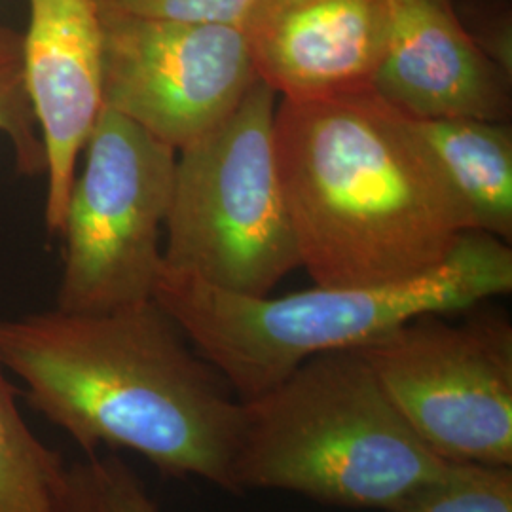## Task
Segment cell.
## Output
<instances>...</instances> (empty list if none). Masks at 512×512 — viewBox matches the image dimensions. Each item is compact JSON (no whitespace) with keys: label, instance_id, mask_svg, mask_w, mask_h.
Wrapping results in <instances>:
<instances>
[{"label":"cell","instance_id":"cell-1","mask_svg":"<svg viewBox=\"0 0 512 512\" xmlns=\"http://www.w3.org/2000/svg\"><path fill=\"white\" fill-rule=\"evenodd\" d=\"M0 366L84 454L128 448L164 475L236 494L243 403L154 298L0 319Z\"/></svg>","mask_w":512,"mask_h":512},{"label":"cell","instance_id":"cell-2","mask_svg":"<svg viewBox=\"0 0 512 512\" xmlns=\"http://www.w3.org/2000/svg\"><path fill=\"white\" fill-rule=\"evenodd\" d=\"M274 141L300 264L319 287L420 277L473 232L410 120L374 92L279 99Z\"/></svg>","mask_w":512,"mask_h":512},{"label":"cell","instance_id":"cell-3","mask_svg":"<svg viewBox=\"0 0 512 512\" xmlns=\"http://www.w3.org/2000/svg\"><path fill=\"white\" fill-rule=\"evenodd\" d=\"M511 291V245L467 232L437 270L403 283L247 296L162 264L154 300L245 403L311 357L363 348L420 315L473 310Z\"/></svg>","mask_w":512,"mask_h":512},{"label":"cell","instance_id":"cell-4","mask_svg":"<svg viewBox=\"0 0 512 512\" xmlns=\"http://www.w3.org/2000/svg\"><path fill=\"white\" fill-rule=\"evenodd\" d=\"M444 463L408 427L365 357L346 349L311 357L243 403L232 482L236 495L281 490L385 512Z\"/></svg>","mask_w":512,"mask_h":512},{"label":"cell","instance_id":"cell-5","mask_svg":"<svg viewBox=\"0 0 512 512\" xmlns=\"http://www.w3.org/2000/svg\"><path fill=\"white\" fill-rule=\"evenodd\" d=\"M277 103L258 78L224 122L177 152L165 270L268 296L302 268L275 160Z\"/></svg>","mask_w":512,"mask_h":512},{"label":"cell","instance_id":"cell-6","mask_svg":"<svg viewBox=\"0 0 512 512\" xmlns=\"http://www.w3.org/2000/svg\"><path fill=\"white\" fill-rule=\"evenodd\" d=\"M65 213L57 310L101 313L154 298L177 150L103 107Z\"/></svg>","mask_w":512,"mask_h":512},{"label":"cell","instance_id":"cell-7","mask_svg":"<svg viewBox=\"0 0 512 512\" xmlns=\"http://www.w3.org/2000/svg\"><path fill=\"white\" fill-rule=\"evenodd\" d=\"M446 315H420L357 351L435 456L512 467L511 321Z\"/></svg>","mask_w":512,"mask_h":512},{"label":"cell","instance_id":"cell-8","mask_svg":"<svg viewBox=\"0 0 512 512\" xmlns=\"http://www.w3.org/2000/svg\"><path fill=\"white\" fill-rule=\"evenodd\" d=\"M101 21L105 107L177 152L224 122L258 80L241 25Z\"/></svg>","mask_w":512,"mask_h":512},{"label":"cell","instance_id":"cell-9","mask_svg":"<svg viewBox=\"0 0 512 512\" xmlns=\"http://www.w3.org/2000/svg\"><path fill=\"white\" fill-rule=\"evenodd\" d=\"M25 88L44 148L50 234H61L78 162L101 116L103 21L95 0H29Z\"/></svg>","mask_w":512,"mask_h":512},{"label":"cell","instance_id":"cell-10","mask_svg":"<svg viewBox=\"0 0 512 512\" xmlns=\"http://www.w3.org/2000/svg\"><path fill=\"white\" fill-rule=\"evenodd\" d=\"M256 74L279 99L372 92L389 0H255L241 23Z\"/></svg>","mask_w":512,"mask_h":512},{"label":"cell","instance_id":"cell-11","mask_svg":"<svg viewBox=\"0 0 512 512\" xmlns=\"http://www.w3.org/2000/svg\"><path fill=\"white\" fill-rule=\"evenodd\" d=\"M372 92L414 120H511L512 74L467 35L454 0H389L387 44Z\"/></svg>","mask_w":512,"mask_h":512},{"label":"cell","instance_id":"cell-12","mask_svg":"<svg viewBox=\"0 0 512 512\" xmlns=\"http://www.w3.org/2000/svg\"><path fill=\"white\" fill-rule=\"evenodd\" d=\"M408 120L431 154L444 183L463 207L469 228L511 243L512 129L509 122L476 118Z\"/></svg>","mask_w":512,"mask_h":512},{"label":"cell","instance_id":"cell-13","mask_svg":"<svg viewBox=\"0 0 512 512\" xmlns=\"http://www.w3.org/2000/svg\"><path fill=\"white\" fill-rule=\"evenodd\" d=\"M0 366V512H54L67 461L23 418Z\"/></svg>","mask_w":512,"mask_h":512},{"label":"cell","instance_id":"cell-14","mask_svg":"<svg viewBox=\"0 0 512 512\" xmlns=\"http://www.w3.org/2000/svg\"><path fill=\"white\" fill-rule=\"evenodd\" d=\"M385 512H512V467L446 461Z\"/></svg>","mask_w":512,"mask_h":512},{"label":"cell","instance_id":"cell-15","mask_svg":"<svg viewBox=\"0 0 512 512\" xmlns=\"http://www.w3.org/2000/svg\"><path fill=\"white\" fill-rule=\"evenodd\" d=\"M54 512H162L118 456L86 454L67 463Z\"/></svg>","mask_w":512,"mask_h":512},{"label":"cell","instance_id":"cell-16","mask_svg":"<svg viewBox=\"0 0 512 512\" xmlns=\"http://www.w3.org/2000/svg\"><path fill=\"white\" fill-rule=\"evenodd\" d=\"M0 133L21 175H44V148L23 76L21 33L8 25H0Z\"/></svg>","mask_w":512,"mask_h":512},{"label":"cell","instance_id":"cell-17","mask_svg":"<svg viewBox=\"0 0 512 512\" xmlns=\"http://www.w3.org/2000/svg\"><path fill=\"white\" fill-rule=\"evenodd\" d=\"M103 16L241 25L255 0H95Z\"/></svg>","mask_w":512,"mask_h":512},{"label":"cell","instance_id":"cell-18","mask_svg":"<svg viewBox=\"0 0 512 512\" xmlns=\"http://www.w3.org/2000/svg\"><path fill=\"white\" fill-rule=\"evenodd\" d=\"M456 14L482 54L512 74L511 0H461Z\"/></svg>","mask_w":512,"mask_h":512}]
</instances>
